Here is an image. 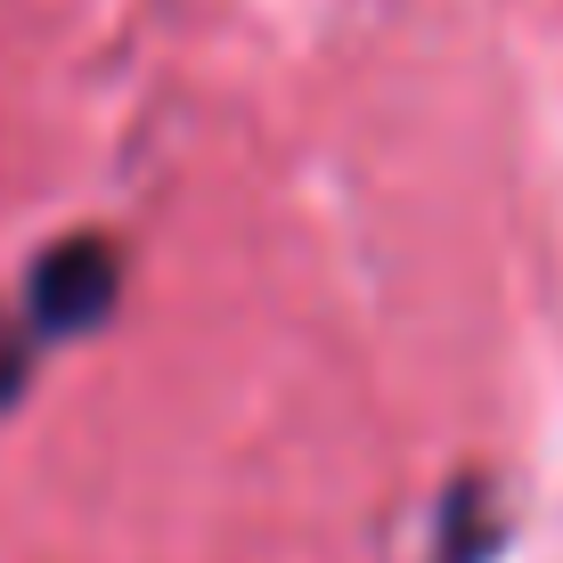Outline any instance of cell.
<instances>
[{"mask_svg":"<svg viewBox=\"0 0 563 563\" xmlns=\"http://www.w3.org/2000/svg\"><path fill=\"white\" fill-rule=\"evenodd\" d=\"M114 295H123V245L114 238H57L25 269V286L9 295V319L25 327L33 352H49V343H74L90 327H107Z\"/></svg>","mask_w":563,"mask_h":563,"instance_id":"1","label":"cell"}]
</instances>
